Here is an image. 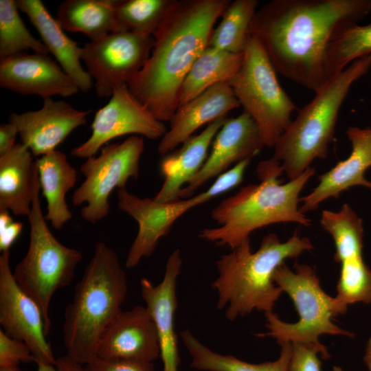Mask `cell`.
Masks as SVG:
<instances>
[{
    "label": "cell",
    "instance_id": "cell-1",
    "mask_svg": "<svg viewBox=\"0 0 371 371\" xmlns=\"http://www.w3.org/2000/svg\"><path fill=\"white\" fill-rule=\"evenodd\" d=\"M370 12L371 0H273L256 10L249 34L277 73L315 93L330 78V43Z\"/></svg>",
    "mask_w": 371,
    "mask_h": 371
},
{
    "label": "cell",
    "instance_id": "cell-2",
    "mask_svg": "<svg viewBox=\"0 0 371 371\" xmlns=\"http://www.w3.org/2000/svg\"><path fill=\"white\" fill-rule=\"evenodd\" d=\"M229 0H173L153 34L154 45L129 91L159 121L171 120L179 106L181 85L208 46L216 21Z\"/></svg>",
    "mask_w": 371,
    "mask_h": 371
},
{
    "label": "cell",
    "instance_id": "cell-3",
    "mask_svg": "<svg viewBox=\"0 0 371 371\" xmlns=\"http://www.w3.org/2000/svg\"><path fill=\"white\" fill-rule=\"evenodd\" d=\"M315 171L309 167L282 184L278 179L284 172L281 164L273 157L260 161L256 168L260 182L223 200L211 214L219 227L202 229L199 238L232 250L252 232L271 224L292 222L309 226L311 220L298 207L299 196Z\"/></svg>",
    "mask_w": 371,
    "mask_h": 371
},
{
    "label": "cell",
    "instance_id": "cell-4",
    "mask_svg": "<svg viewBox=\"0 0 371 371\" xmlns=\"http://www.w3.org/2000/svg\"><path fill=\"white\" fill-rule=\"evenodd\" d=\"M312 249L311 240L297 232L284 243L274 233L267 234L255 252H251L249 238L245 239L216 262L218 276L212 286L218 293L217 308L227 306L229 320L254 310L273 312L282 293L273 279L276 269Z\"/></svg>",
    "mask_w": 371,
    "mask_h": 371
},
{
    "label": "cell",
    "instance_id": "cell-5",
    "mask_svg": "<svg viewBox=\"0 0 371 371\" xmlns=\"http://www.w3.org/2000/svg\"><path fill=\"white\" fill-rule=\"evenodd\" d=\"M126 293V277L117 254L97 243L65 310L63 338L70 359L85 365L97 357L100 339L122 311Z\"/></svg>",
    "mask_w": 371,
    "mask_h": 371
},
{
    "label": "cell",
    "instance_id": "cell-6",
    "mask_svg": "<svg viewBox=\"0 0 371 371\" xmlns=\"http://www.w3.org/2000/svg\"><path fill=\"white\" fill-rule=\"evenodd\" d=\"M371 68V54L332 76L300 109L274 146L273 157L289 180L301 175L316 159L327 157L339 111L355 82Z\"/></svg>",
    "mask_w": 371,
    "mask_h": 371
},
{
    "label": "cell",
    "instance_id": "cell-7",
    "mask_svg": "<svg viewBox=\"0 0 371 371\" xmlns=\"http://www.w3.org/2000/svg\"><path fill=\"white\" fill-rule=\"evenodd\" d=\"M291 270L283 263L273 275L276 284L292 300L299 320L288 323L273 312L265 313L268 333L258 337H271L282 346L286 343H302L314 346L324 359L330 355L319 341L324 334L353 337L354 334L335 325L332 319L345 314L348 306L336 297L328 295L321 287L315 271L306 264L295 263Z\"/></svg>",
    "mask_w": 371,
    "mask_h": 371
},
{
    "label": "cell",
    "instance_id": "cell-8",
    "mask_svg": "<svg viewBox=\"0 0 371 371\" xmlns=\"http://www.w3.org/2000/svg\"><path fill=\"white\" fill-rule=\"evenodd\" d=\"M40 183L35 164L26 254L12 271L21 289L39 306L48 335L52 325L49 309L55 292L70 284L82 253L60 243L49 230L40 201Z\"/></svg>",
    "mask_w": 371,
    "mask_h": 371
},
{
    "label": "cell",
    "instance_id": "cell-9",
    "mask_svg": "<svg viewBox=\"0 0 371 371\" xmlns=\"http://www.w3.org/2000/svg\"><path fill=\"white\" fill-rule=\"evenodd\" d=\"M241 67L229 82L244 112L256 124L264 146L274 147L297 106L281 87L259 40L249 34Z\"/></svg>",
    "mask_w": 371,
    "mask_h": 371
},
{
    "label": "cell",
    "instance_id": "cell-10",
    "mask_svg": "<svg viewBox=\"0 0 371 371\" xmlns=\"http://www.w3.org/2000/svg\"><path fill=\"white\" fill-rule=\"evenodd\" d=\"M144 150L143 137L131 135L121 143L104 146L98 156L86 159L80 168L85 180L72 196L74 205L86 203L80 210L83 220L94 224L109 214L111 192L125 188L129 179L138 178Z\"/></svg>",
    "mask_w": 371,
    "mask_h": 371
},
{
    "label": "cell",
    "instance_id": "cell-11",
    "mask_svg": "<svg viewBox=\"0 0 371 371\" xmlns=\"http://www.w3.org/2000/svg\"><path fill=\"white\" fill-rule=\"evenodd\" d=\"M154 43L152 35L113 32L85 43L80 59L97 95L111 97L116 88L128 85L149 58Z\"/></svg>",
    "mask_w": 371,
    "mask_h": 371
},
{
    "label": "cell",
    "instance_id": "cell-12",
    "mask_svg": "<svg viewBox=\"0 0 371 371\" xmlns=\"http://www.w3.org/2000/svg\"><path fill=\"white\" fill-rule=\"evenodd\" d=\"M91 134L71 154L78 158L95 156L111 139L126 135L161 138L167 130L164 122L142 104L129 91L127 85L116 88L109 102L95 114Z\"/></svg>",
    "mask_w": 371,
    "mask_h": 371
},
{
    "label": "cell",
    "instance_id": "cell-13",
    "mask_svg": "<svg viewBox=\"0 0 371 371\" xmlns=\"http://www.w3.org/2000/svg\"><path fill=\"white\" fill-rule=\"evenodd\" d=\"M10 250L0 256V324L8 336L30 348L34 362L54 366L56 361L46 339L44 317L37 303L17 284L10 267Z\"/></svg>",
    "mask_w": 371,
    "mask_h": 371
},
{
    "label": "cell",
    "instance_id": "cell-14",
    "mask_svg": "<svg viewBox=\"0 0 371 371\" xmlns=\"http://www.w3.org/2000/svg\"><path fill=\"white\" fill-rule=\"evenodd\" d=\"M117 206L137 223V234L132 243L125 266H137L145 257L150 256L159 240L166 236L175 222L190 210L209 201L205 192L184 200L161 203L154 198H139L126 188L117 190Z\"/></svg>",
    "mask_w": 371,
    "mask_h": 371
},
{
    "label": "cell",
    "instance_id": "cell-15",
    "mask_svg": "<svg viewBox=\"0 0 371 371\" xmlns=\"http://www.w3.org/2000/svg\"><path fill=\"white\" fill-rule=\"evenodd\" d=\"M0 86L14 93L43 99L67 98L80 91L60 65L47 54L20 53L0 60Z\"/></svg>",
    "mask_w": 371,
    "mask_h": 371
},
{
    "label": "cell",
    "instance_id": "cell-16",
    "mask_svg": "<svg viewBox=\"0 0 371 371\" xmlns=\"http://www.w3.org/2000/svg\"><path fill=\"white\" fill-rule=\"evenodd\" d=\"M90 111L78 110L63 100L45 98L41 109L12 113L8 122L16 126L21 143L39 157L56 150L73 131L85 125Z\"/></svg>",
    "mask_w": 371,
    "mask_h": 371
},
{
    "label": "cell",
    "instance_id": "cell-17",
    "mask_svg": "<svg viewBox=\"0 0 371 371\" xmlns=\"http://www.w3.org/2000/svg\"><path fill=\"white\" fill-rule=\"evenodd\" d=\"M160 356L157 328L148 308L121 311L104 330L97 357L152 363Z\"/></svg>",
    "mask_w": 371,
    "mask_h": 371
},
{
    "label": "cell",
    "instance_id": "cell-18",
    "mask_svg": "<svg viewBox=\"0 0 371 371\" xmlns=\"http://www.w3.org/2000/svg\"><path fill=\"white\" fill-rule=\"evenodd\" d=\"M212 144V150L203 165L182 188L179 198H190L210 179L226 171L234 163L251 159L264 146L256 124L245 112L236 117L227 118Z\"/></svg>",
    "mask_w": 371,
    "mask_h": 371
},
{
    "label": "cell",
    "instance_id": "cell-19",
    "mask_svg": "<svg viewBox=\"0 0 371 371\" xmlns=\"http://www.w3.org/2000/svg\"><path fill=\"white\" fill-rule=\"evenodd\" d=\"M182 259L179 249L168 257L162 281L154 285L146 278L140 280V293L157 328L163 371H178L180 359L177 348V336L175 330V314L177 301V279Z\"/></svg>",
    "mask_w": 371,
    "mask_h": 371
},
{
    "label": "cell",
    "instance_id": "cell-20",
    "mask_svg": "<svg viewBox=\"0 0 371 371\" xmlns=\"http://www.w3.org/2000/svg\"><path fill=\"white\" fill-rule=\"evenodd\" d=\"M352 150L344 160L319 177V183L307 195L300 198V212L315 210L324 201L338 198L343 192L361 186L371 189V182L364 177L371 167V128L350 126L346 132Z\"/></svg>",
    "mask_w": 371,
    "mask_h": 371
},
{
    "label": "cell",
    "instance_id": "cell-21",
    "mask_svg": "<svg viewBox=\"0 0 371 371\" xmlns=\"http://www.w3.org/2000/svg\"><path fill=\"white\" fill-rule=\"evenodd\" d=\"M240 106L229 83L216 85L189 102L178 106L170 120L169 129L161 138L157 152L171 153L192 136L196 130L210 124Z\"/></svg>",
    "mask_w": 371,
    "mask_h": 371
},
{
    "label": "cell",
    "instance_id": "cell-22",
    "mask_svg": "<svg viewBox=\"0 0 371 371\" xmlns=\"http://www.w3.org/2000/svg\"><path fill=\"white\" fill-rule=\"evenodd\" d=\"M227 119L221 117L208 124L201 133L181 144L180 148L166 155L160 163L164 181L153 197L155 200L161 203L179 200L182 188L205 161L208 148Z\"/></svg>",
    "mask_w": 371,
    "mask_h": 371
},
{
    "label": "cell",
    "instance_id": "cell-23",
    "mask_svg": "<svg viewBox=\"0 0 371 371\" xmlns=\"http://www.w3.org/2000/svg\"><path fill=\"white\" fill-rule=\"evenodd\" d=\"M16 3L19 10L28 16L38 31L48 52L76 82L80 91H89L93 81L81 65V47L65 34L41 0H16Z\"/></svg>",
    "mask_w": 371,
    "mask_h": 371
},
{
    "label": "cell",
    "instance_id": "cell-24",
    "mask_svg": "<svg viewBox=\"0 0 371 371\" xmlns=\"http://www.w3.org/2000/svg\"><path fill=\"white\" fill-rule=\"evenodd\" d=\"M22 143L0 156V210L27 216L31 211L35 161Z\"/></svg>",
    "mask_w": 371,
    "mask_h": 371
},
{
    "label": "cell",
    "instance_id": "cell-25",
    "mask_svg": "<svg viewBox=\"0 0 371 371\" xmlns=\"http://www.w3.org/2000/svg\"><path fill=\"white\" fill-rule=\"evenodd\" d=\"M35 164L40 188L47 203L45 219L54 229H60L72 217L65 196L76 184V170L66 155L57 150L38 157Z\"/></svg>",
    "mask_w": 371,
    "mask_h": 371
},
{
    "label": "cell",
    "instance_id": "cell-26",
    "mask_svg": "<svg viewBox=\"0 0 371 371\" xmlns=\"http://www.w3.org/2000/svg\"><path fill=\"white\" fill-rule=\"evenodd\" d=\"M243 53L234 54L207 46L195 60L181 85L178 106L216 85L229 84L241 67Z\"/></svg>",
    "mask_w": 371,
    "mask_h": 371
},
{
    "label": "cell",
    "instance_id": "cell-27",
    "mask_svg": "<svg viewBox=\"0 0 371 371\" xmlns=\"http://www.w3.org/2000/svg\"><path fill=\"white\" fill-rule=\"evenodd\" d=\"M115 0H65L57 7L56 20L63 29L80 32L91 41L115 30Z\"/></svg>",
    "mask_w": 371,
    "mask_h": 371
},
{
    "label": "cell",
    "instance_id": "cell-28",
    "mask_svg": "<svg viewBox=\"0 0 371 371\" xmlns=\"http://www.w3.org/2000/svg\"><path fill=\"white\" fill-rule=\"evenodd\" d=\"M193 368L205 371H289L291 343L282 344L278 358L273 361L252 363L231 355L216 353L201 343L188 330L181 333Z\"/></svg>",
    "mask_w": 371,
    "mask_h": 371
},
{
    "label": "cell",
    "instance_id": "cell-29",
    "mask_svg": "<svg viewBox=\"0 0 371 371\" xmlns=\"http://www.w3.org/2000/svg\"><path fill=\"white\" fill-rule=\"evenodd\" d=\"M258 4L256 0L231 1L218 26L213 30L208 46L230 53L242 54Z\"/></svg>",
    "mask_w": 371,
    "mask_h": 371
},
{
    "label": "cell",
    "instance_id": "cell-30",
    "mask_svg": "<svg viewBox=\"0 0 371 371\" xmlns=\"http://www.w3.org/2000/svg\"><path fill=\"white\" fill-rule=\"evenodd\" d=\"M320 224L333 239L335 246L334 260L336 262L363 254L362 220L347 203H344L337 212L323 210Z\"/></svg>",
    "mask_w": 371,
    "mask_h": 371
},
{
    "label": "cell",
    "instance_id": "cell-31",
    "mask_svg": "<svg viewBox=\"0 0 371 371\" xmlns=\"http://www.w3.org/2000/svg\"><path fill=\"white\" fill-rule=\"evenodd\" d=\"M172 1L115 0L114 32H131L153 36Z\"/></svg>",
    "mask_w": 371,
    "mask_h": 371
},
{
    "label": "cell",
    "instance_id": "cell-32",
    "mask_svg": "<svg viewBox=\"0 0 371 371\" xmlns=\"http://www.w3.org/2000/svg\"><path fill=\"white\" fill-rule=\"evenodd\" d=\"M18 11L15 0H0V60L28 49L48 54L43 42L25 27Z\"/></svg>",
    "mask_w": 371,
    "mask_h": 371
},
{
    "label": "cell",
    "instance_id": "cell-33",
    "mask_svg": "<svg viewBox=\"0 0 371 371\" xmlns=\"http://www.w3.org/2000/svg\"><path fill=\"white\" fill-rule=\"evenodd\" d=\"M371 54V23L355 24L345 30L330 45L327 67L330 78L348 65Z\"/></svg>",
    "mask_w": 371,
    "mask_h": 371
},
{
    "label": "cell",
    "instance_id": "cell-34",
    "mask_svg": "<svg viewBox=\"0 0 371 371\" xmlns=\"http://www.w3.org/2000/svg\"><path fill=\"white\" fill-rule=\"evenodd\" d=\"M339 264L336 297L348 306L355 303H371V269L363 255L346 258Z\"/></svg>",
    "mask_w": 371,
    "mask_h": 371
},
{
    "label": "cell",
    "instance_id": "cell-35",
    "mask_svg": "<svg viewBox=\"0 0 371 371\" xmlns=\"http://www.w3.org/2000/svg\"><path fill=\"white\" fill-rule=\"evenodd\" d=\"M34 362L28 346L7 335L0 330V368L19 366L21 363Z\"/></svg>",
    "mask_w": 371,
    "mask_h": 371
},
{
    "label": "cell",
    "instance_id": "cell-36",
    "mask_svg": "<svg viewBox=\"0 0 371 371\" xmlns=\"http://www.w3.org/2000/svg\"><path fill=\"white\" fill-rule=\"evenodd\" d=\"M251 159H244L229 170L219 175L214 182L205 191L210 200L239 185Z\"/></svg>",
    "mask_w": 371,
    "mask_h": 371
},
{
    "label": "cell",
    "instance_id": "cell-37",
    "mask_svg": "<svg viewBox=\"0 0 371 371\" xmlns=\"http://www.w3.org/2000/svg\"><path fill=\"white\" fill-rule=\"evenodd\" d=\"M291 344L289 371H322L319 352L317 348L302 343Z\"/></svg>",
    "mask_w": 371,
    "mask_h": 371
},
{
    "label": "cell",
    "instance_id": "cell-38",
    "mask_svg": "<svg viewBox=\"0 0 371 371\" xmlns=\"http://www.w3.org/2000/svg\"><path fill=\"white\" fill-rule=\"evenodd\" d=\"M85 371H155L152 363L110 360L95 357L84 366Z\"/></svg>",
    "mask_w": 371,
    "mask_h": 371
},
{
    "label": "cell",
    "instance_id": "cell-39",
    "mask_svg": "<svg viewBox=\"0 0 371 371\" xmlns=\"http://www.w3.org/2000/svg\"><path fill=\"white\" fill-rule=\"evenodd\" d=\"M23 229L21 222L14 221L9 211L0 210V250H10V247L20 235Z\"/></svg>",
    "mask_w": 371,
    "mask_h": 371
},
{
    "label": "cell",
    "instance_id": "cell-40",
    "mask_svg": "<svg viewBox=\"0 0 371 371\" xmlns=\"http://www.w3.org/2000/svg\"><path fill=\"white\" fill-rule=\"evenodd\" d=\"M19 134L16 126L11 122L2 124L0 126V156L10 150L15 144L16 135Z\"/></svg>",
    "mask_w": 371,
    "mask_h": 371
},
{
    "label": "cell",
    "instance_id": "cell-41",
    "mask_svg": "<svg viewBox=\"0 0 371 371\" xmlns=\"http://www.w3.org/2000/svg\"><path fill=\"white\" fill-rule=\"evenodd\" d=\"M36 371H85L83 365H81L67 355L56 359L54 366L37 363Z\"/></svg>",
    "mask_w": 371,
    "mask_h": 371
},
{
    "label": "cell",
    "instance_id": "cell-42",
    "mask_svg": "<svg viewBox=\"0 0 371 371\" xmlns=\"http://www.w3.org/2000/svg\"><path fill=\"white\" fill-rule=\"evenodd\" d=\"M363 361L368 370L371 371V337L368 339L365 354L363 356Z\"/></svg>",
    "mask_w": 371,
    "mask_h": 371
},
{
    "label": "cell",
    "instance_id": "cell-43",
    "mask_svg": "<svg viewBox=\"0 0 371 371\" xmlns=\"http://www.w3.org/2000/svg\"><path fill=\"white\" fill-rule=\"evenodd\" d=\"M0 371H21L19 366L0 368Z\"/></svg>",
    "mask_w": 371,
    "mask_h": 371
},
{
    "label": "cell",
    "instance_id": "cell-44",
    "mask_svg": "<svg viewBox=\"0 0 371 371\" xmlns=\"http://www.w3.org/2000/svg\"><path fill=\"white\" fill-rule=\"evenodd\" d=\"M332 371H344V370H342V368H341V367H339V366H334V367L333 368V370H332Z\"/></svg>",
    "mask_w": 371,
    "mask_h": 371
}]
</instances>
